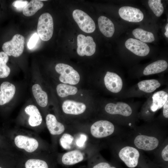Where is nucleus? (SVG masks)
Masks as SVG:
<instances>
[{"label": "nucleus", "mask_w": 168, "mask_h": 168, "mask_svg": "<svg viewBox=\"0 0 168 168\" xmlns=\"http://www.w3.org/2000/svg\"><path fill=\"white\" fill-rule=\"evenodd\" d=\"M53 31L54 23L52 16L47 12L42 14L38 21L37 32L39 36L42 40L48 41L52 37Z\"/></svg>", "instance_id": "obj_3"}, {"label": "nucleus", "mask_w": 168, "mask_h": 168, "mask_svg": "<svg viewBox=\"0 0 168 168\" xmlns=\"http://www.w3.org/2000/svg\"><path fill=\"white\" fill-rule=\"evenodd\" d=\"M8 56L3 51L0 52V78L7 77L10 74V69L7 65Z\"/></svg>", "instance_id": "obj_28"}, {"label": "nucleus", "mask_w": 168, "mask_h": 168, "mask_svg": "<svg viewBox=\"0 0 168 168\" xmlns=\"http://www.w3.org/2000/svg\"><path fill=\"white\" fill-rule=\"evenodd\" d=\"M163 114L164 117L168 118V100L163 106Z\"/></svg>", "instance_id": "obj_35"}, {"label": "nucleus", "mask_w": 168, "mask_h": 168, "mask_svg": "<svg viewBox=\"0 0 168 168\" xmlns=\"http://www.w3.org/2000/svg\"><path fill=\"white\" fill-rule=\"evenodd\" d=\"M168 63L164 60H159L147 66L144 69L143 74L145 75L159 73L165 70L168 67Z\"/></svg>", "instance_id": "obj_22"}, {"label": "nucleus", "mask_w": 168, "mask_h": 168, "mask_svg": "<svg viewBox=\"0 0 168 168\" xmlns=\"http://www.w3.org/2000/svg\"><path fill=\"white\" fill-rule=\"evenodd\" d=\"M114 127L111 122L100 120L93 123L90 128V132L92 136L101 138L109 136L114 132Z\"/></svg>", "instance_id": "obj_9"}, {"label": "nucleus", "mask_w": 168, "mask_h": 168, "mask_svg": "<svg viewBox=\"0 0 168 168\" xmlns=\"http://www.w3.org/2000/svg\"><path fill=\"white\" fill-rule=\"evenodd\" d=\"M73 140V138L70 135L65 133L60 138V142L61 146L64 148H69Z\"/></svg>", "instance_id": "obj_30"}, {"label": "nucleus", "mask_w": 168, "mask_h": 168, "mask_svg": "<svg viewBox=\"0 0 168 168\" xmlns=\"http://www.w3.org/2000/svg\"><path fill=\"white\" fill-rule=\"evenodd\" d=\"M148 4L155 15L160 17L163 13L164 8L161 0H149Z\"/></svg>", "instance_id": "obj_29"}, {"label": "nucleus", "mask_w": 168, "mask_h": 168, "mask_svg": "<svg viewBox=\"0 0 168 168\" xmlns=\"http://www.w3.org/2000/svg\"><path fill=\"white\" fill-rule=\"evenodd\" d=\"M110 168H117L114 166H111Z\"/></svg>", "instance_id": "obj_38"}, {"label": "nucleus", "mask_w": 168, "mask_h": 168, "mask_svg": "<svg viewBox=\"0 0 168 168\" xmlns=\"http://www.w3.org/2000/svg\"><path fill=\"white\" fill-rule=\"evenodd\" d=\"M105 110L110 114H119L125 116H129L132 113L131 107L127 104L122 102H118L116 104L108 103L105 106Z\"/></svg>", "instance_id": "obj_15"}, {"label": "nucleus", "mask_w": 168, "mask_h": 168, "mask_svg": "<svg viewBox=\"0 0 168 168\" xmlns=\"http://www.w3.org/2000/svg\"><path fill=\"white\" fill-rule=\"evenodd\" d=\"M45 122L47 128L52 135H59L64 132V126L57 120L54 115L50 114H48L46 117Z\"/></svg>", "instance_id": "obj_16"}, {"label": "nucleus", "mask_w": 168, "mask_h": 168, "mask_svg": "<svg viewBox=\"0 0 168 168\" xmlns=\"http://www.w3.org/2000/svg\"><path fill=\"white\" fill-rule=\"evenodd\" d=\"M72 16L80 28L86 33L93 32L96 29L93 19L86 13L79 9H76L72 12Z\"/></svg>", "instance_id": "obj_8"}, {"label": "nucleus", "mask_w": 168, "mask_h": 168, "mask_svg": "<svg viewBox=\"0 0 168 168\" xmlns=\"http://www.w3.org/2000/svg\"><path fill=\"white\" fill-rule=\"evenodd\" d=\"M57 94L59 96L64 97L69 95H74L77 91V88L73 86L61 83L56 87Z\"/></svg>", "instance_id": "obj_27"}, {"label": "nucleus", "mask_w": 168, "mask_h": 168, "mask_svg": "<svg viewBox=\"0 0 168 168\" xmlns=\"http://www.w3.org/2000/svg\"><path fill=\"white\" fill-rule=\"evenodd\" d=\"M39 37L37 33L33 34L27 43V46L29 49H33L36 46L39 40Z\"/></svg>", "instance_id": "obj_31"}, {"label": "nucleus", "mask_w": 168, "mask_h": 168, "mask_svg": "<svg viewBox=\"0 0 168 168\" xmlns=\"http://www.w3.org/2000/svg\"><path fill=\"white\" fill-rule=\"evenodd\" d=\"M152 98V103L151 109L154 112L163 106L168 100V94L164 91H158L154 94Z\"/></svg>", "instance_id": "obj_21"}, {"label": "nucleus", "mask_w": 168, "mask_h": 168, "mask_svg": "<svg viewBox=\"0 0 168 168\" xmlns=\"http://www.w3.org/2000/svg\"><path fill=\"white\" fill-rule=\"evenodd\" d=\"M139 155V152L137 149L129 146L122 148L119 153L120 159L127 166L131 168L137 166Z\"/></svg>", "instance_id": "obj_10"}, {"label": "nucleus", "mask_w": 168, "mask_h": 168, "mask_svg": "<svg viewBox=\"0 0 168 168\" xmlns=\"http://www.w3.org/2000/svg\"><path fill=\"white\" fill-rule=\"evenodd\" d=\"M86 137L85 136H84V135H82V136L78 140V141H77V144L78 146H82V142L83 143L84 142V140H86V138H86Z\"/></svg>", "instance_id": "obj_36"}, {"label": "nucleus", "mask_w": 168, "mask_h": 168, "mask_svg": "<svg viewBox=\"0 0 168 168\" xmlns=\"http://www.w3.org/2000/svg\"><path fill=\"white\" fill-rule=\"evenodd\" d=\"M0 168H4L2 167V166H0Z\"/></svg>", "instance_id": "obj_39"}, {"label": "nucleus", "mask_w": 168, "mask_h": 168, "mask_svg": "<svg viewBox=\"0 0 168 168\" xmlns=\"http://www.w3.org/2000/svg\"><path fill=\"white\" fill-rule=\"evenodd\" d=\"M33 94L38 105L44 107L48 104V98L47 93L43 91L38 84L34 85L32 88Z\"/></svg>", "instance_id": "obj_23"}, {"label": "nucleus", "mask_w": 168, "mask_h": 168, "mask_svg": "<svg viewBox=\"0 0 168 168\" xmlns=\"http://www.w3.org/2000/svg\"><path fill=\"white\" fill-rule=\"evenodd\" d=\"M119 13L122 19L129 22H139L144 18V15L139 9L130 6L121 7Z\"/></svg>", "instance_id": "obj_11"}, {"label": "nucleus", "mask_w": 168, "mask_h": 168, "mask_svg": "<svg viewBox=\"0 0 168 168\" xmlns=\"http://www.w3.org/2000/svg\"><path fill=\"white\" fill-rule=\"evenodd\" d=\"M138 85L140 90L147 93L154 91L161 86L158 81L153 79L141 81Z\"/></svg>", "instance_id": "obj_25"}, {"label": "nucleus", "mask_w": 168, "mask_h": 168, "mask_svg": "<svg viewBox=\"0 0 168 168\" xmlns=\"http://www.w3.org/2000/svg\"><path fill=\"white\" fill-rule=\"evenodd\" d=\"M168 145L162 150L161 152V156L162 159L164 161H168Z\"/></svg>", "instance_id": "obj_34"}, {"label": "nucleus", "mask_w": 168, "mask_h": 168, "mask_svg": "<svg viewBox=\"0 0 168 168\" xmlns=\"http://www.w3.org/2000/svg\"><path fill=\"white\" fill-rule=\"evenodd\" d=\"M9 139L10 145L20 156L29 157L46 154V145L36 132L14 128L10 131Z\"/></svg>", "instance_id": "obj_1"}, {"label": "nucleus", "mask_w": 168, "mask_h": 168, "mask_svg": "<svg viewBox=\"0 0 168 168\" xmlns=\"http://www.w3.org/2000/svg\"><path fill=\"white\" fill-rule=\"evenodd\" d=\"M45 156V154L29 157L20 156V168H52L53 165Z\"/></svg>", "instance_id": "obj_6"}, {"label": "nucleus", "mask_w": 168, "mask_h": 168, "mask_svg": "<svg viewBox=\"0 0 168 168\" xmlns=\"http://www.w3.org/2000/svg\"><path fill=\"white\" fill-rule=\"evenodd\" d=\"M24 112L28 117L27 123L24 127L27 129L39 133L42 129L43 119L38 108L34 105H30L25 108Z\"/></svg>", "instance_id": "obj_2"}, {"label": "nucleus", "mask_w": 168, "mask_h": 168, "mask_svg": "<svg viewBox=\"0 0 168 168\" xmlns=\"http://www.w3.org/2000/svg\"><path fill=\"white\" fill-rule=\"evenodd\" d=\"M77 51L79 55L90 56L95 53L96 44L91 36L86 37L82 34H79L77 36Z\"/></svg>", "instance_id": "obj_7"}, {"label": "nucleus", "mask_w": 168, "mask_h": 168, "mask_svg": "<svg viewBox=\"0 0 168 168\" xmlns=\"http://www.w3.org/2000/svg\"><path fill=\"white\" fill-rule=\"evenodd\" d=\"M134 144L138 148L145 151H150L157 147L159 144V141L153 137L140 135L135 138Z\"/></svg>", "instance_id": "obj_13"}, {"label": "nucleus", "mask_w": 168, "mask_h": 168, "mask_svg": "<svg viewBox=\"0 0 168 168\" xmlns=\"http://www.w3.org/2000/svg\"><path fill=\"white\" fill-rule=\"evenodd\" d=\"M62 108L63 112L65 114L76 115L84 112L86 107L85 105L82 103L67 100L63 103Z\"/></svg>", "instance_id": "obj_17"}, {"label": "nucleus", "mask_w": 168, "mask_h": 168, "mask_svg": "<svg viewBox=\"0 0 168 168\" xmlns=\"http://www.w3.org/2000/svg\"><path fill=\"white\" fill-rule=\"evenodd\" d=\"M84 159L83 153L78 150H72L64 153L61 157L60 162L65 166H71L79 163Z\"/></svg>", "instance_id": "obj_19"}, {"label": "nucleus", "mask_w": 168, "mask_h": 168, "mask_svg": "<svg viewBox=\"0 0 168 168\" xmlns=\"http://www.w3.org/2000/svg\"><path fill=\"white\" fill-rule=\"evenodd\" d=\"M16 92V87L8 82H2L0 87V105L9 102L13 98Z\"/></svg>", "instance_id": "obj_18"}, {"label": "nucleus", "mask_w": 168, "mask_h": 168, "mask_svg": "<svg viewBox=\"0 0 168 168\" xmlns=\"http://www.w3.org/2000/svg\"><path fill=\"white\" fill-rule=\"evenodd\" d=\"M27 1L17 0L14 1L12 3V6L19 11H23L24 7L28 3Z\"/></svg>", "instance_id": "obj_32"}, {"label": "nucleus", "mask_w": 168, "mask_h": 168, "mask_svg": "<svg viewBox=\"0 0 168 168\" xmlns=\"http://www.w3.org/2000/svg\"><path fill=\"white\" fill-rule=\"evenodd\" d=\"M24 44V37L20 34H16L13 36L11 40L3 43L2 49L8 56L17 57L23 53Z\"/></svg>", "instance_id": "obj_5"}, {"label": "nucleus", "mask_w": 168, "mask_h": 168, "mask_svg": "<svg viewBox=\"0 0 168 168\" xmlns=\"http://www.w3.org/2000/svg\"><path fill=\"white\" fill-rule=\"evenodd\" d=\"M132 34L135 38L144 43H151L155 40L152 33L141 28L134 29L132 31Z\"/></svg>", "instance_id": "obj_26"}, {"label": "nucleus", "mask_w": 168, "mask_h": 168, "mask_svg": "<svg viewBox=\"0 0 168 168\" xmlns=\"http://www.w3.org/2000/svg\"><path fill=\"white\" fill-rule=\"evenodd\" d=\"M104 81L106 88L112 92L118 93L122 89V80L119 76L115 73L107 72L105 76Z\"/></svg>", "instance_id": "obj_14"}, {"label": "nucleus", "mask_w": 168, "mask_h": 168, "mask_svg": "<svg viewBox=\"0 0 168 168\" xmlns=\"http://www.w3.org/2000/svg\"><path fill=\"white\" fill-rule=\"evenodd\" d=\"M111 166L109 163L106 162H100L91 165L90 168H110Z\"/></svg>", "instance_id": "obj_33"}, {"label": "nucleus", "mask_w": 168, "mask_h": 168, "mask_svg": "<svg viewBox=\"0 0 168 168\" xmlns=\"http://www.w3.org/2000/svg\"><path fill=\"white\" fill-rule=\"evenodd\" d=\"M125 45L127 49L139 56H146L150 52L149 47L146 43L137 39H128Z\"/></svg>", "instance_id": "obj_12"}, {"label": "nucleus", "mask_w": 168, "mask_h": 168, "mask_svg": "<svg viewBox=\"0 0 168 168\" xmlns=\"http://www.w3.org/2000/svg\"><path fill=\"white\" fill-rule=\"evenodd\" d=\"M98 22L100 31L105 36L111 37L113 35L115 30L114 25L109 19L101 16L98 18Z\"/></svg>", "instance_id": "obj_20"}, {"label": "nucleus", "mask_w": 168, "mask_h": 168, "mask_svg": "<svg viewBox=\"0 0 168 168\" xmlns=\"http://www.w3.org/2000/svg\"><path fill=\"white\" fill-rule=\"evenodd\" d=\"M43 6V2L40 0H31L24 8L23 13L27 16H32L41 9Z\"/></svg>", "instance_id": "obj_24"}, {"label": "nucleus", "mask_w": 168, "mask_h": 168, "mask_svg": "<svg viewBox=\"0 0 168 168\" xmlns=\"http://www.w3.org/2000/svg\"><path fill=\"white\" fill-rule=\"evenodd\" d=\"M55 69L56 72L60 74L59 80L61 82L72 85H76L79 82V74L70 66L59 63L56 65Z\"/></svg>", "instance_id": "obj_4"}, {"label": "nucleus", "mask_w": 168, "mask_h": 168, "mask_svg": "<svg viewBox=\"0 0 168 168\" xmlns=\"http://www.w3.org/2000/svg\"><path fill=\"white\" fill-rule=\"evenodd\" d=\"M165 28L166 30V31L165 33L164 34L168 38V24H167L166 25Z\"/></svg>", "instance_id": "obj_37"}]
</instances>
